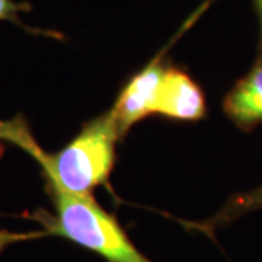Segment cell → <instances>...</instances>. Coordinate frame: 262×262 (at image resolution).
I'll use <instances>...</instances> for the list:
<instances>
[{"mask_svg":"<svg viewBox=\"0 0 262 262\" xmlns=\"http://www.w3.org/2000/svg\"><path fill=\"white\" fill-rule=\"evenodd\" d=\"M256 210H262V185L229 198L225 206L222 207L211 219L201 222L198 225H194V227L203 233H213L215 229L230 225L239 217L256 211Z\"/></svg>","mask_w":262,"mask_h":262,"instance_id":"obj_6","label":"cell"},{"mask_svg":"<svg viewBox=\"0 0 262 262\" xmlns=\"http://www.w3.org/2000/svg\"><path fill=\"white\" fill-rule=\"evenodd\" d=\"M54 215L47 225L50 234L61 236L99 255L106 262H151L128 237L118 220L92 196L70 194L47 184Z\"/></svg>","mask_w":262,"mask_h":262,"instance_id":"obj_2","label":"cell"},{"mask_svg":"<svg viewBox=\"0 0 262 262\" xmlns=\"http://www.w3.org/2000/svg\"><path fill=\"white\" fill-rule=\"evenodd\" d=\"M0 136L34 156L46 184L80 196H92L94 189L108 185L117 159V143L122 139L111 110L84 122L75 137L53 155L41 149L18 121L0 124Z\"/></svg>","mask_w":262,"mask_h":262,"instance_id":"obj_1","label":"cell"},{"mask_svg":"<svg viewBox=\"0 0 262 262\" xmlns=\"http://www.w3.org/2000/svg\"><path fill=\"white\" fill-rule=\"evenodd\" d=\"M255 10L258 13V19H259V27H261V46H259V54H262V0H252Z\"/></svg>","mask_w":262,"mask_h":262,"instance_id":"obj_8","label":"cell"},{"mask_svg":"<svg viewBox=\"0 0 262 262\" xmlns=\"http://www.w3.org/2000/svg\"><path fill=\"white\" fill-rule=\"evenodd\" d=\"M166 63L156 57L124 83L111 113L124 137L131 127L155 115L156 102Z\"/></svg>","mask_w":262,"mask_h":262,"instance_id":"obj_3","label":"cell"},{"mask_svg":"<svg viewBox=\"0 0 262 262\" xmlns=\"http://www.w3.org/2000/svg\"><path fill=\"white\" fill-rule=\"evenodd\" d=\"M155 115L178 122L201 121L207 115L206 94L187 70L166 63Z\"/></svg>","mask_w":262,"mask_h":262,"instance_id":"obj_4","label":"cell"},{"mask_svg":"<svg viewBox=\"0 0 262 262\" xmlns=\"http://www.w3.org/2000/svg\"><path fill=\"white\" fill-rule=\"evenodd\" d=\"M225 115L239 130L252 131L262 124V54L249 72L223 98Z\"/></svg>","mask_w":262,"mask_h":262,"instance_id":"obj_5","label":"cell"},{"mask_svg":"<svg viewBox=\"0 0 262 262\" xmlns=\"http://www.w3.org/2000/svg\"><path fill=\"white\" fill-rule=\"evenodd\" d=\"M28 9L29 6L27 3H19L16 0H0V22L8 20L24 27L19 15Z\"/></svg>","mask_w":262,"mask_h":262,"instance_id":"obj_7","label":"cell"}]
</instances>
